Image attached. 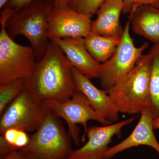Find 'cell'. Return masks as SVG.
<instances>
[{
    "label": "cell",
    "instance_id": "cell-15",
    "mask_svg": "<svg viewBox=\"0 0 159 159\" xmlns=\"http://www.w3.org/2000/svg\"><path fill=\"white\" fill-rule=\"evenodd\" d=\"M134 32L159 44V9L149 5L139 6L130 14Z\"/></svg>",
    "mask_w": 159,
    "mask_h": 159
},
{
    "label": "cell",
    "instance_id": "cell-16",
    "mask_svg": "<svg viewBox=\"0 0 159 159\" xmlns=\"http://www.w3.org/2000/svg\"><path fill=\"white\" fill-rule=\"evenodd\" d=\"M88 51L97 62L101 64L111 58L120 40L92 33L84 38Z\"/></svg>",
    "mask_w": 159,
    "mask_h": 159
},
{
    "label": "cell",
    "instance_id": "cell-3",
    "mask_svg": "<svg viewBox=\"0 0 159 159\" xmlns=\"http://www.w3.org/2000/svg\"><path fill=\"white\" fill-rule=\"evenodd\" d=\"M150 65L149 54H142L127 76L106 91L120 113L135 115L150 108Z\"/></svg>",
    "mask_w": 159,
    "mask_h": 159
},
{
    "label": "cell",
    "instance_id": "cell-1",
    "mask_svg": "<svg viewBox=\"0 0 159 159\" xmlns=\"http://www.w3.org/2000/svg\"><path fill=\"white\" fill-rule=\"evenodd\" d=\"M25 84L26 89L41 101H66L77 90L71 65L60 48L51 41Z\"/></svg>",
    "mask_w": 159,
    "mask_h": 159
},
{
    "label": "cell",
    "instance_id": "cell-23",
    "mask_svg": "<svg viewBox=\"0 0 159 159\" xmlns=\"http://www.w3.org/2000/svg\"><path fill=\"white\" fill-rule=\"evenodd\" d=\"M74 0H53L54 9H62L67 8Z\"/></svg>",
    "mask_w": 159,
    "mask_h": 159
},
{
    "label": "cell",
    "instance_id": "cell-21",
    "mask_svg": "<svg viewBox=\"0 0 159 159\" xmlns=\"http://www.w3.org/2000/svg\"><path fill=\"white\" fill-rule=\"evenodd\" d=\"M34 1L35 0H9L4 8H8L15 13Z\"/></svg>",
    "mask_w": 159,
    "mask_h": 159
},
{
    "label": "cell",
    "instance_id": "cell-14",
    "mask_svg": "<svg viewBox=\"0 0 159 159\" xmlns=\"http://www.w3.org/2000/svg\"><path fill=\"white\" fill-rule=\"evenodd\" d=\"M123 6L122 0H105L97 11V18L92 21L91 32L121 39L124 29L120 21Z\"/></svg>",
    "mask_w": 159,
    "mask_h": 159
},
{
    "label": "cell",
    "instance_id": "cell-17",
    "mask_svg": "<svg viewBox=\"0 0 159 159\" xmlns=\"http://www.w3.org/2000/svg\"><path fill=\"white\" fill-rule=\"evenodd\" d=\"M150 55L151 110L154 119L159 118V44H154Z\"/></svg>",
    "mask_w": 159,
    "mask_h": 159
},
{
    "label": "cell",
    "instance_id": "cell-19",
    "mask_svg": "<svg viewBox=\"0 0 159 159\" xmlns=\"http://www.w3.org/2000/svg\"><path fill=\"white\" fill-rule=\"evenodd\" d=\"M105 0H74L70 7L75 11L93 16Z\"/></svg>",
    "mask_w": 159,
    "mask_h": 159
},
{
    "label": "cell",
    "instance_id": "cell-24",
    "mask_svg": "<svg viewBox=\"0 0 159 159\" xmlns=\"http://www.w3.org/2000/svg\"><path fill=\"white\" fill-rule=\"evenodd\" d=\"M153 127L154 129H159V118L154 120Z\"/></svg>",
    "mask_w": 159,
    "mask_h": 159
},
{
    "label": "cell",
    "instance_id": "cell-9",
    "mask_svg": "<svg viewBox=\"0 0 159 159\" xmlns=\"http://www.w3.org/2000/svg\"><path fill=\"white\" fill-rule=\"evenodd\" d=\"M135 117L102 126L89 127L87 142L78 149L73 150L68 159H106L105 155L114 137H120L122 129L134 122Z\"/></svg>",
    "mask_w": 159,
    "mask_h": 159
},
{
    "label": "cell",
    "instance_id": "cell-18",
    "mask_svg": "<svg viewBox=\"0 0 159 159\" xmlns=\"http://www.w3.org/2000/svg\"><path fill=\"white\" fill-rule=\"evenodd\" d=\"M25 89L24 79L16 80L0 84V115L2 114L9 104Z\"/></svg>",
    "mask_w": 159,
    "mask_h": 159
},
{
    "label": "cell",
    "instance_id": "cell-22",
    "mask_svg": "<svg viewBox=\"0 0 159 159\" xmlns=\"http://www.w3.org/2000/svg\"><path fill=\"white\" fill-rule=\"evenodd\" d=\"M1 159H32L26 152L22 149L14 151L4 156Z\"/></svg>",
    "mask_w": 159,
    "mask_h": 159
},
{
    "label": "cell",
    "instance_id": "cell-13",
    "mask_svg": "<svg viewBox=\"0 0 159 159\" xmlns=\"http://www.w3.org/2000/svg\"><path fill=\"white\" fill-rule=\"evenodd\" d=\"M50 41L60 48L72 66L90 79H99L100 64L88 51L84 38H54Z\"/></svg>",
    "mask_w": 159,
    "mask_h": 159
},
{
    "label": "cell",
    "instance_id": "cell-7",
    "mask_svg": "<svg viewBox=\"0 0 159 159\" xmlns=\"http://www.w3.org/2000/svg\"><path fill=\"white\" fill-rule=\"evenodd\" d=\"M44 102L49 110L66 121L68 128L69 135L77 145L80 143L78 124H80L84 127L82 141L84 142L89 127L88 123L89 121H96L102 125L113 123L99 115L92 107L85 96L77 90L72 97L66 101L48 99Z\"/></svg>",
    "mask_w": 159,
    "mask_h": 159
},
{
    "label": "cell",
    "instance_id": "cell-4",
    "mask_svg": "<svg viewBox=\"0 0 159 159\" xmlns=\"http://www.w3.org/2000/svg\"><path fill=\"white\" fill-rule=\"evenodd\" d=\"M13 14L4 8L0 23V84L20 79H25L32 74L36 58L33 49L16 43L7 32L6 24Z\"/></svg>",
    "mask_w": 159,
    "mask_h": 159
},
{
    "label": "cell",
    "instance_id": "cell-5",
    "mask_svg": "<svg viewBox=\"0 0 159 159\" xmlns=\"http://www.w3.org/2000/svg\"><path fill=\"white\" fill-rule=\"evenodd\" d=\"M59 117L49 110L44 121L21 149L32 159H68L72 149L70 137Z\"/></svg>",
    "mask_w": 159,
    "mask_h": 159
},
{
    "label": "cell",
    "instance_id": "cell-10",
    "mask_svg": "<svg viewBox=\"0 0 159 159\" xmlns=\"http://www.w3.org/2000/svg\"><path fill=\"white\" fill-rule=\"evenodd\" d=\"M92 17L75 11L70 6L65 9H54L49 18V39L84 38L91 32Z\"/></svg>",
    "mask_w": 159,
    "mask_h": 159
},
{
    "label": "cell",
    "instance_id": "cell-6",
    "mask_svg": "<svg viewBox=\"0 0 159 159\" xmlns=\"http://www.w3.org/2000/svg\"><path fill=\"white\" fill-rule=\"evenodd\" d=\"M129 20L125 24L123 35L116 51L107 61L100 64V86L106 91L116 85L133 69L148 43L136 47L131 37Z\"/></svg>",
    "mask_w": 159,
    "mask_h": 159
},
{
    "label": "cell",
    "instance_id": "cell-25",
    "mask_svg": "<svg viewBox=\"0 0 159 159\" xmlns=\"http://www.w3.org/2000/svg\"><path fill=\"white\" fill-rule=\"evenodd\" d=\"M9 0H0V8L1 9L4 8L7 4Z\"/></svg>",
    "mask_w": 159,
    "mask_h": 159
},
{
    "label": "cell",
    "instance_id": "cell-20",
    "mask_svg": "<svg viewBox=\"0 0 159 159\" xmlns=\"http://www.w3.org/2000/svg\"><path fill=\"white\" fill-rule=\"evenodd\" d=\"M123 14H130L139 6L149 5L159 9V0H122Z\"/></svg>",
    "mask_w": 159,
    "mask_h": 159
},
{
    "label": "cell",
    "instance_id": "cell-11",
    "mask_svg": "<svg viewBox=\"0 0 159 159\" xmlns=\"http://www.w3.org/2000/svg\"><path fill=\"white\" fill-rule=\"evenodd\" d=\"M138 124L127 138L117 145L110 147L105 155L106 159H111L124 151L139 146L153 148L159 155V143L154 133L153 114L151 108L143 111Z\"/></svg>",
    "mask_w": 159,
    "mask_h": 159
},
{
    "label": "cell",
    "instance_id": "cell-8",
    "mask_svg": "<svg viewBox=\"0 0 159 159\" xmlns=\"http://www.w3.org/2000/svg\"><path fill=\"white\" fill-rule=\"evenodd\" d=\"M48 111L44 101L35 99L25 88L1 115L0 133L11 128L34 132Z\"/></svg>",
    "mask_w": 159,
    "mask_h": 159
},
{
    "label": "cell",
    "instance_id": "cell-2",
    "mask_svg": "<svg viewBox=\"0 0 159 159\" xmlns=\"http://www.w3.org/2000/svg\"><path fill=\"white\" fill-rule=\"evenodd\" d=\"M54 9L53 0H35L11 15L6 24L11 38L23 35L29 40L38 61L44 55L51 41L49 20Z\"/></svg>",
    "mask_w": 159,
    "mask_h": 159
},
{
    "label": "cell",
    "instance_id": "cell-12",
    "mask_svg": "<svg viewBox=\"0 0 159 159\" xmlns=\"http://www.w3.org/2000/svg\"><path fill=\"white\" fill-rule=\"evenodd\" d=\"M71 70L76 90L85 96L92 107L101 116L112 123L118 122L120 112L106 91L97 88L89 78L72 66Z\"/></svg>",
    "mask_w": 159,
    "mask_h": 159
}]
</instances>
